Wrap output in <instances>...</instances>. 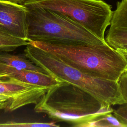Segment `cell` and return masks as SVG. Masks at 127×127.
Segmentation results:
<instances>
[{
    "mask_svg": "<svg viewBox=\"0 0 127 127\" xmlns=\"http://www.w3.org/2000/svg\"><path fill=\"white\" fill-rule=\"evenodd\" d=\"M28 44L53 55L91 77L117 81L127 68L123 55L107 43L73 44L28 40Z\"/></svg>",
    "mask_w": 127,
    "mask_h": 127,
    "instance_id": "6da1fadb",
    "label": "cell"
},
{
    "mask_svg": "<svg viewBox=\"0 0 127 127\" xmlns=\"http://www.w3.org/2000/svg\"><path fill=\"white\" fill-rule=\"evenodd\" d=\"M113 110L111 105L65 82L49 88L34 108L36 112L47 114L53 121L75 127H86L90 122Z\"/></svg>",
    "mask_w": 127,
    "mask_h": 127,
    "instance_id": "7a4b0ae2",
    "label": "cell"
},
{
    "mask_svg": "<svg viewBox=\"0 0 127 127\" xmlns=\"http://www.w3.org/2000/svg\"><path fill=\"white\" fill-rule=\"evenodd\" d=\"M26 46L24 55L46 73L59 81L75 85L111 106L124 103L117 81L91 77L44 50L29 44Z\"/></svg>",
    "mask_w": 127,
    "mask_h": 127,
    "instance_id": "3957f363",
    "label": "cell"
},
{
    "mask_svg": "<svg viewBox=\"0 0 127 127\" xmlns=\"http://www.w3.org/2000/svg\"><path fill=\"white\" fill-rule=\"evenodd\" d=\"M27 9L28 40L73 44L106 43L68 17L40 6L24 3Z\"/></svg>",
    "mask_w": 127,
    "mask_h": 127,
    "instance_id": "277c9868",
    "label": "cell"
},
{
    "mask_svg": "<svg viewBox=\"0 0 127 127\" xmlns=\"http://www.w3.org/2000/svg\"><path fill=\"white\" fill-rule=\"evenodd\" d=\"M24 3L66 16L104 41L113 12L111 6L103 0H28Z\"/></svg>",
    "mask_w": 127,
    "mask_h": 127,
    "instance_id": "5b68a950",
    "label": "cell"
},
{
    "mask_svg": "<svg viewBox=\"0 0 127 127\" xmlns=\"http://www.w3.org/2000/svg\"><path fill=\"white\" fill-rule=\"evenodd\" d=\"M48 89L12 78L0 77V95L9 98L5 111L11 112L27 105L37 104Z\"/></svg>",
    "mask_w": 127,
    "mask_h": 127,
    "instance_id": "8992f818",
    "label": "cell"
},
{
    "mask_svg": "<svg viewBox=\"0 0 127 127\" xmlns=\"http://www.w3.org/2000/svg\"><path fill=\"white\" fill-rule=\"evenodd\" d=\"M26 14L24 5L0 0V30L28 40Z\"/></svg>",
    "mask_w": 127,
    "mask_h": 127,
    "instance_id": "52a82bcc",
    "label": "cell"
},
{
    "mask_svg": "<svg viewBox=\"0 0 127 127\" xmlns=\"http://www.w3.org/2000/svg\"><path fill=\"white\" fill-rule=\"evenodd\" d=\"M109 26L106 42L115 49L127 45V0L118 1Z\"/></svg>",
    "mask_w": 127,
    "mask_h": 127,
    "instance_id": "ba28073f",
    "label": "cell"
},
{
    "mask_svg": "<svg viewBox=\"0 0 127 127\" xmlns=\"http://www.w3.org/2000/svg\"><path fill=\"white\" fill-rule=\"evenodd\" d=\"M0 77L12 78L39 86L51 88L62 82L44 72L17 69L0 62Z\"/></svg>",
    "mask_w": 127,
    "mask_h": 127,
    "instance_id": "9c48e42d",
    "label": "cell"
},
{
    "mask_svg": "<svg viewBox=\"0 0 127 127\" xmlns=\"http://www.w3.org/2000/svg\"><path fill=\"white\" fill-rule=\"evenodd\" d=\"M0 62L17 69H27L46 73L42 68L33 63L25 55H16L0 52Z\"/></svg>",
    "mask_w": 127,
    "mask_h": 127,
    "instance_id": "30bf717a",
    "label": "cell"
},
{
    "mask_svg": "<svg viewBox=\"0 0 127 127\" xmlns=\"http://www.w3.org/2000/svg\"><path fill=\"white\" fill-rule=\"evenodd\" d=\"M28 44V40L0 30V51H12L19 47Z\"/></svg>",
    "mask_w": 127,
    "mask_h": 127,
    "instance_id": "8fae6325",
    "label": "cell"
},
{
    "mask_svg": "<svg viewBox=\"0 0 127 127\" xmlns=\"http://www.w3.org/2000/svg\"><path fill=\"white\" fill-rule=\"evenodd\" d=\"M86 127H122L112 113L101 116L89 123Z\"/></svg>",
    "mask_w": 127,
    "mask_h": 127,
    "instance_id": "7c38bea8",
    "label": "cell"
},
{
    "mask_svg": "<svg viewBox=\"0 0 127 127\" xmlns=\"http://www.w3.org/2000/svg\"><path fill=\"white\" fill-rule=\"evenodd\" d=\"M56 122L53 121L49 123L32 122V123H17L7 122L0 123V127H58L60 125L56 124Z\"/></svg>",
    "mask_w": 127,
    "mask_h": 127,
    "instance_id": "4fadbf2b",
    "label": "cell"
},
{
    "mask_svg": "<svg viewBox=\"0 0 127 127\" xmlns=\"http://www.w3.org/2000/svg\"><path fill=\"white\" fill-rule=\"evenodd\" d=\"M116 109H113L112 114L122 127H127V103L118 105Z\"/></svg>",
    "mask_w": 127,
    "mask_h": 127,
    "instance_id": "5bb4252c",
    "label": "cell"
},
{
    "mask_svg": "<svg viewBox=\"0 0 127 127\" xmlns=\"http://www.w3.org/2000/svg\"><path fill=\"white\" fill-rule=\"evenodd\" d=\"M117 82L124 103H127V68L122 72Z\"/></svg>",
    "mask_w": 127,
    "mask_h": 127,
    "instance_id": "9a60e30c",
    "label": "cell"
},
{
    "mask_svg": "<svg viewBox=\"0 0 127 127\" xmlns=\"http://www.w3.org/2000/svg\"><path fill=\"white\" fill-rule=\"evenodd\" d=\"M9 102V98L5 96L0 95V110H5Z\"/></svg>",
    "mask_w": 127,
    "mask_h": 127,
    "instance_id": "2e32d148",
    "label": "cell"
},
{
    "mask_svg": "<svg viewBox=\"0 0 127 127\" xmlns=\"http://www.w3.org/2000/svg\"><path fill=\"white\" fill-rule=\"evenodd\" d=\"M5 0L10 1H11V2L17 3L21 4H23L24 2H25L26 1H27L28 0Z\"/></svg>",
    "mask_w": 127,
    "mask_h": 127,
    "instance_id": "e0dca14e",
    "label": "cell"
},
{
    "mask_svg": "<svg viewBox=\"0 0 127 127\" xmlns=\"http://www.w3.org/2000/svg\"><path fill=\"white\" fill-rule=\"evenodd\" d=\"M121 54H122L123 55V56H124V57H125V59H126V60L127 61V54H126V53H121Z\"/></svg>",
    "mask_w": 127,
    "mask_h": 127,
    "instance_id": "ac0fdd59",
    "label": "cell"
}]
</instances>
